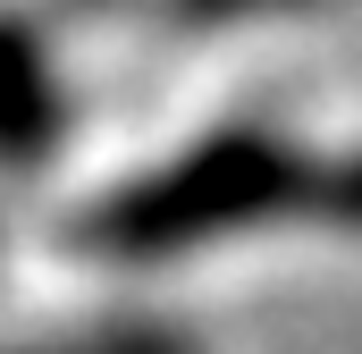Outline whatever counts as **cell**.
I'll use <instances>...</instances> for the list:
<instances>
[{"mask_svg": "<svg viewBox=\"0 0 362 354\" xmlns=\"http://www.w3.org/2000/svg\"><path fill=\"white\" fill-rule=\"evenodd\" d=\"M312 194H320V161H303L286 135L228 127L177 161L144 169L135 185L101 194L76 219V236L110 262H160V253H194V245L236 236V228L312 219Z\"/></svg>", "mask_w": 362, "mask_h": 354, "instance_id": "cell-1", "label": "cell"}, {"mask_svg": "<svg viewBox=\"0 0 362 354\" xmlns=\"http://www.w3.org/2000/svg\"><path fill=\"white\" fill-rule=\"evenodd\" d=\"M59 135H68L59 68H51L42 34L0 8V169H42L59 152Z\"/></svg>", "mask_w": 362, "mask_h": 354, "instance_id": "cell-2", "label": "cell"}, {"mask_svg": "<svg viewBox=\"0 0 362 354\" xmlns=\"http://www.w3.org/2000/svg\"><path fill=\"white\" fill-rule=\"evenodd\" d=\"M312 219H320V228H354V236H362V152H346V161H320Z\"/></svg>", "mask_w": 362, "mask_h": 354, "instance_id": "cell-3", "label": "cell"}, {"mask_svg": "<svg viewBox=\"0 0 362 354\" xmlns=\"http://www.w3.org/2000/svg\"><path fill=\"white\" fill-rule=\"evenodd\" d=\"M42 354H194V338H177V329H152V321H135V329L68 338V346H42Z\"/></svg>", "mask_w": 362, "mask_h": 354, "instance_id": "cell-4", "label": "cell"}, {"mask_svg": "<svg viewBox=\"0 0 362 354\" xmlns=\"http://www.w3.org/2000/svg\"><path fill=\"white\" fill-rule=\"evenodd\" d=\"M194 25H228V17H270V8H312V0H177Z\"/></svg>", "mask_w": 362, "mask_h": 354, "instance_id": "cell-5", "label": "cell"}]
</instances>
